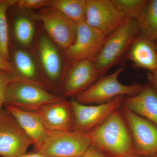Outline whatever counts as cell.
<instances>
[{"mask_svg":"<svg viewBox=\"0 0 157 157\" xmlns=\"http://www.w3.org/2000/svg\"><path fill=\"white\" fill-rule=\"evenodd\" d=\"M92 145L107 157H125L136 155L131 133L119 109L88 133Z\"/></svg>","mask_w":157,"mask_h":157,"instance_id":"6da1fadb","label":"cell"},{"mask_svg":"<svg viewBox=\"0 0 157 157\" xmlns=\"http://www.w3.org/2000/svg\"><path fill=\"white\" fill-rule=\"evenodd\" d=\"M139 33L137 21L128 19L106 37L101 50L94 60V63L101 76H104L128 52Z\"/></svg>","mask_w":157,"mask_h":157,"instance_id":"7a4b0ae2","label":"cell"},{"mask_svg":"<svg viewBox=\"0 0 157 157\" xmlns=\"http://www.w3.org/2000/svg\"><path fill=\"white\" fill-rule=\"evenodd\" d=\"M124 68L99 78L90 87L74 98L78 103L86 105H98L108 103L118 96L130 97L137 94L144 86L135 83L130 85L122 84L118 78Z\"/></svg>","mask_w":157,"mask_h":157,"instance_id":"3957f363","label":"cell"},{"mask_svg":"<svg viewBox=\"0 0 157 157\" xmlns=\"http://www.w3.org/2000/svg\"><path fill=\"white\" fill-rule=\"evenodd\" d=\"M63 98L48 92L41 86L17 78L8 85L4 106L11 105L34 112L45 104Z\"/></svg>","mask_w":157,"mask_h":157,"instance_id":"277c9868","label":"cell"},{"mask_svg":"<svg viewBox=\"0 0 157 157\" xmlns=\"http://www.w3.org/2000/svg\"><path fill=\"white\" fill-rule=\"evenodd\" d=\"M91 145L88 133L50 132L38 153L44 157H80Z\"/></svg>","mask_w":157,"mask_h":157,"instance_id":"5b68a950","label":"cell"},{"mask_svg":"<svg viewBox=\"0 0 157 157\" xmlns=\"http://www.w3.org/2000/svg\"><path fill=\"white\" fill-rule=\"evenodd\" d=\"M123 114L132 136L136 155L157 157V127L126 107Z\"/></svg>","mask_w":157,"mask_h":157,"instance_id":"8992f818","label":"cell"},{"mask_svg":"<svg viewBox=\"0 0 157 157\" xmlns=\"http://www.w3.org/2000/svg\"><path fill=\"white\" fill-rule=\"evenodd\" d=\"M104 34L90 26L86 22L77 24L74 43L64 51V56L69 64L85 60H94L106 40Z\"/></svg>","mask_w":157,"mask_h":157,"instance_id":"52a82bcc","label":"cell"},{"mask_svg":"<svg viewBox=\"0 0 157 157\" xmlns=\"http://www.w3.org/2000/svg\"><path fill=\"white\" fill-rule=\"evenodd\" d=\"M33 142L14 117L0 110V156L15 157L26 153Z\"/></svg>","mask_w":157,"mask_h":157,"instance_id":"ba28073f","label":"cell"},{"mask_svg":"<svg viewBox=\"0 0 157 157\" xmlns=\"http://www.w3.org/2000/svg\"><path fill=\"white\" fill-rule=\"evenodd\" d=\"M39 17L48 37L64 51L74 43L77 24L56 9L48 6L39 11Z\"/></svg>","mask_w":157,"mask_h":157,"instance_id":"9c48e42d","label":"cell"},{"mask_svg":"<svg viewBox=\"0 0 157 157\" xmlns=\"http://www.w3.org/2000/svg\"><path fill=\"white\" fill-rule=\"evenodd\" d=\"M101 77L94 60H85L70 64L61 82V96L66 99L74 98Z\"/></svg>","mask_w":157,"mask_h":157,"instance_id":"30bf717a","label":"cell"},{"mask_svg":"<svg viewBox=\"0 0 157 157\" xmlns=\"http://www.w3.org/2000/svg\"><path fill=\"white\" fill-rule=\"evenodd\" d=\"M125 96L116 97L105 104L86 105L71 99L74 114V125L73 131L89 133L103 123L111 113L122 106Z\"/></svg>","mask_w":157,"mask_h":157,"instance_id":"8fae6325","label":"cell"},{"mask_svg":"<svg viewBox=\"0 0 157 157\" xmlns=\"http://www.w3.org/2000/svg\"><path fill=\"white\" fill-rule=\"evenodd\" d=\"M127 20L112 0H86V22L106 37Z\"/></svg>","mask_w":157,"mask_h":157,"instance_id":"7c38bea8","label":"cell"},{"mask_svg":"<svg viewBox=\"0 0 157 157\" xmlns=\"http://www.w3.org/2000/svg\"><path fill=\"white\" fill-rule=\"evenodd\" d=\"M34 112L49 132L73 130L74 114L71 100L63 98L45 104Z\"/></svg>","mask_w":157,"mask_h":157,"instance_id":"4fadbf2b","label":"cell"},{"mask_svg":"<svg viewBox=\"0 0 157 157\" xmlns=\"http://www.w3.org/2000/svg\"><path fill=\"white\" fill-rule=\"evenodd\" d=\"M36 49L39 64L45 76V82L50 83L59 82L60 86L65 71L63 59L56 44L47 35L42 34L38 39Z\"/></svg>","mask_w":157,"mask_h":157,"instance_id":"5bb4252c","label":"cell"},{"mask_svg":"<svg viewBox=\"0 0 157 157\" xmlns=\"http://www.w3.org/2000/svg\"><path fill=\"white\" fill-rule=\"evenodd\" d=\"M5 107L30 138L35 152H38L50 132L35 112L11 105H6Z\"/></svg>","mask_w":157,"mask_h":157,"instance_id":"9a60e30c","label":"cell"},{"mask_svg":"<svg viewBox=\"0 0 157 157\" xmlns=\"http://www.w3.org/2000/svg\"><path fill=\"white\" fill-rule=\"evenodd\" d=\"M122 107H126L157 127V94L149 85L144 86L137 94L125 97Z\"/></svg>","mask_w":157,"mask_h":157,"instance_id":"2e32d148","label":"cell"},{"mask_svg":"<svg viewBox=\"0 0 157 157\" xmlns=\"http://www.w3.org/2000/svg\"><path fill=\"white\" fill-rule=\"evenodd\" d=\"M128 57L135 67L152 72L157 69V46L155 42L142 36L132 42Z\"/></svg>","mask_w":157,"mask_h":157,"instance_id":"e0dca14e","label":"cell"},{"mask_svg":"<svg viewBox=\"0 0 157 157\" xmlns=\"http://www.w3.org/2000/svg\"><path fill=\"white\" fill-rule=\"evenodd\" d=\"M12 64L14 74L17 77L45 88V84L39 76L35 58L27 51L21 49L15 50Z\"/></svg>","mask_w":157,"mask_h":157,"instance_id":"ac0fdd59","label":"cell"},{"mask_svg":"<svg viewBox=\"0 0 157 157\" xmlns=\"http://www.w3.org/2000/svg\"><path fill=\"white\" fill-rule=\"evenodd\" d=\"M140 36L157 42V0L148 1L137 20Z\"/></svg>","mask_w":157,"mask_h":157,"instance_id":"d6986e66","label":"cell"},{"mask_svg":"<svg viewBox=\"0 0 157 157\" xmlns=\"http://www.w3.org/2000/svg\"><path fill=\"white\" fill-rule=\"evenodd\" d=\"M48 6L59 11L77 24L86 21V0H48Z\"/></svg>","mask_w":157,"mask_h":157,"instance_id":"ffe728a7","label":"cell"},{"mask_svg":"<svg viewBox=\"0 0 157 157\" xmlns=\"http://www.w3.org/2000/svg\"><path fill=\"white\" fill-rule=\"evenodd\" d=\"M17 1H0V53L9 61V32L6 12L9 6L16 4Z\"/></svg>","mask_w":157,"mask_h":157,"instance_id":"44dd1931","label":"cell"},{"mask_svg":"<svg viewBox=\"0 0 157 157\" xmlns=\"http://www.w3.org/2000/svg\"><path fill=\"white\" fill-rule=\"evenodd\" d=\"M14 32L15 38L21 45L29 46L34 39L35 26L30 19L22 16L17 18L14 22Z\"/></svg>","mask_w":157,"mask_h":157,"instance_id":"7402d4cb","label":"cell"},{"mask_svg":"<svg viewBox=\"0 0 157 157\" xmlns=\"http://www.w3.org/2000/svg\"><path fill=\"white\" fill-rule=\"evenodd\" d=\"M112 2L126 19L137 21L148 1L112 0Z\"/></svg>","mask_w":157,"mask_h":157,"instance_id":"603a6c76","label":"cell"},{"mask_svg":"<svg viewBox=\"0 0 157 157\" xmlns=\"http://www.w3.org/2000/svg\"><path fill=\"white\" fill-rule=\"evenodd\" d=\"M18 78L16 75L0 70V110L5 104L6 90L10 82Z\"/></svg>","mask_w":157,"mask_h":157,"instance_id":"cb8c5ba5","label":"cell"},{"mask_svg":"<svg viewBox=\"0 0 157 157\" xmlns=\"http://www.w3.org/2000/svg\"><path fill=\"white\" fill-rule=\"evenodd\" d=\"M48 0H19L17 6L21 9H42L48 7Z\"/></svg>","mask_w":157,"mask_h":157,"instance_id":"d4e9b609","label":"cell"},{"mask_svg":"<svg viewBox=\"0 0 157 157\" xmlns=\"http://www.w3.org/2000/svg\"><path fill=\"white\" fill-rule=\"evenodd\" d=\"M80 157H107L100 150L94 145H91Z\"/></svg>","mask_w":157,"mask_h":157,"instance_id":"484cf974","label":"cell"},{"mask_svg":"<svg viewBox=\"0 0 157 157\" xmlns=\"http://www.w3.org/2000/svg\"><path fill=\"white\" fill-rule=\"evenodd\" d=\"M0 70L14 74L13 64L6 60L0 53Z\"/></svg>","mask_w":157,"mask_h":157,"instance_id":"4316f807","label":"cell"},{"mask_svg":"<svg viewBox=\"0 0 157 157\" xmlns=\"http://www.w3.org/2000/svg\"><path fill=\"white\" fill-rule=\"evenodd\" d=\"M149 85L157 94V69L152 72H148L147 75Z\"/></svg>","mask_w":157,"mask_h":157,"instance_id":"83f0119b","label":"cell"},{"mask_svg":"<svg viewBox=\"0 0 157 157\" xmlns=\"http://www.w3.org/2000/svg\"><path fill=\"white\" fill-rule=\"evenodd\" d=\"M15 157H44L42 155L40 154V153L38 152H34L33 153H26L24 154L20 155L17 156Z\"/></svg>","mask_w":157,"mask_h":157,"instance_id":"f1b7e54d","label":"cell"},{"mask_svg":"<svg viewBox=\"0 0 157 157\" xmlns=\"http://www.w3.org/2000/svg\"><path fill=\"white\" fill-rule=\"evenodd\" d=\"M125 157H142L141 156H140L137 155H131Z\"/></svg>","mask_w":157,"mask_h":157,"instance_id":"f546056e","label":"cell"},{"mask_svg":"<svg viewBox=\"0 0 157 157\" xmlns=\"http://www.w3.org/2000/svg\"><path fill=\"white\" fill-rule=\"evenodd\" d=\"M156 43H157V42H156Z\"/></svg>","mask_w":157,"mask_h":157,"instance_id":"4dcf8cb0","label":"cell"},{"mask_svg":"<svg viewBox=\"0 0 157 157\" xmlns=\"http://www.w3.org/2000/svg\"><path fill=\"white\" fill-rule=\"evenodd\" d=\"M0 1H1V0H0Z\"/></svg>","mask_w":157,"mask_h":157,"instance_id":"1f68e13d","label":"cell"}]
</instances>
